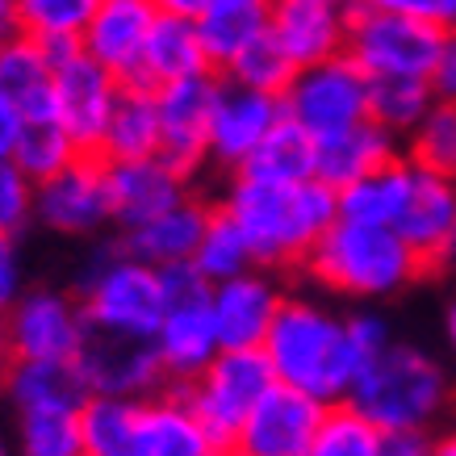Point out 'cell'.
Returning <instances> with one entry per match:
<instances>
[{"mask_svg":"<svg viewBox=\"0 0 456 456\" xmlns=\"http://www.w3.org/2000/svg\"><path fill=\"white\" fill-rule=\"evenodd\" d=\"M222 209L235 218L248 239L260 268H289L302 264L318 235L339 218L335 189L322 180H297V184H268V180L235 176L222 197Z\"/></svg>","mask_w":456,"mask_h":456,"instance_id":"cell-1","label":"cell"},{"mask_svg":"<svg viewBox=\"0 0 456 456\" xmlns=\"http://www.w3.org/2000/svg\"><path fill=\"white\" fill-rule=\"evenodd\" d=\"M260 352L281 386L305 389L318 402H344L364 364L344 331V318H335L310 297H281Z\"/></svg>","mask_w":456,"mask_h":456,"instance_id":"cell-2","label":"cell"},{"mask_svg":"<svg viewBox=\"0 0 456 456\" xmlns=\"http://www.w3.org/2000/svg\"><path fill=\"white\" fill-rule=\"evenodd\" d=\"M302 264L322 289L356 297V302L394 297L428 273L394 226H373V222L352 218H335L318 235L314 248L305 251Z\"/></svg>","mask_w":456,"mask_h":456,"instance_id":"cell-3","label":"cell"},{"mask_svg":"<svg viewBox=\"0 0 456 456\" xmlns=\"http://www.w3.org/2000/svg\"><path fill=\"white\" fill-rule=\"evenodd\" d=\"M344 402L360 411L377 431L431 428L448 406V373L428 352L389 339L377 356L360 364Z\"/></svg>","mask_w":456,"mask_h":456,"instance_id":"cell-4","label":"cell"},{"mask_svg":"<svg viewBox=\"0 0 456 456\" xmlns=\"http://www.w3.org/2000/svg\"><path fill=\"white\" fill-rule=\"evenodd\" d=\"M273 386H277V377L260 347H222L193 381L180 386V394L201 419V428L209 431V440L218 444V452L226 456L243 419L251 415V406Z\"/></svg>","mask_w":456,"mask_h":456,"instance_id":"cell-5","label":"cell"},{"mask_svg":"<svg viewBox=\"0 0 456 456\" xmlns=\"http://www.w3.org/2000/svg\"><path fill=\"white\" fill-rule=\"evenodd\" d=\"M440 42L444 29L423 17L398 13L373 0H360L356 9H347L344 55L356 59L369 80L373 76H431Z\"/></svg>","mask_w":456,"mask_h":456,"instance_id":"cell-6","label":"cell"},{"mask_svg":"<svg viewBox=\"0 0 456 456\" xmlns=\"http://www.w3.org/2000/svg\"><path fill=\"white\" fill-rule=\"evenodd\" d=\"M84 318L110 331L155 335L164 318V281L159 268L130 251H105L80 285Z\"/></svg>","mask_w":456,"mask_h":456,"instance_id":"cell-7","label":"cell"},{"mask_svg":"<svg viewBox=\"0 0 456 456\" xmlns=\"http://www.w3.org/2000/svg\"><path fill=\"white\" fill-rule=\"evenodd\" d=\"M281 105L289 122L322 139V134L347 130L369 118V76L360 71L356 59L339 51L331 59H318L293 71V80L281 93Z\"/></svg>","mask_w":456,"mask_h":456,"instance_id":"cell-8","label":"cell"},{"mask_svg":"<svg viewBox=\"0 0 456 456\" xmlns=\"http://www.w3.org/2000/svg\"><path fill=\"white\" fill-rule=\"evenodd\" d=\"M46 55L55 63L51 113L84 155H97L113 101L122 93V80L110 68H101L93 55H84L80 42H55V46H46Z\"/></svg>","mask_w":456,"mask_h":456,"instance_id":"cell-9","label":"cell"},{"mask_svg":"<svg viewBox=\"0 0 456 456\" xmlns=\"http://www.w3.org/2000/svg\"><path fill=\"white\" fill-rule=\"evenodd\" d=\"M76 369H80L88 394H118V398H151L167 386L159 352H155L151 335L134 331H110L88 322L76 352Z\"/></svg>","mask_w":456,"mask_h":456,"instance_id":"cell-10","label":"cell"},{"mask_svg":"<svg viewBox=\"0 0 456 456\" xmlns=\"http://www.w3.org/2000/svg\"><path fill=\"white\" fill-rule=\"evenodd\" d=\"M218 71H197L184 80L159 84L155 105H159V159L172 164L180 176L193 180L209 164V113L218 97Z\"/></svg>","mask_w":456,"mask_h":456,"instance_id":"cell-11","label":"cell"},{"mask_svg":"<svg viewBox=\"0 0 456 456\" xmlns=\"http://www.w3.org/2000/svg\"><path fill=\"white\" fill-rule=\"evenodd\" d=\"M34 218L55 235H97L110 226V184L101 155H76L55 176L34 184Z\"/></svg>","mask_w":456,"mask_h":456,"instance_id":"cell-12","label":"cell"},{"mask_svg":"<svg viewBox=\"0 0 456 456\" xmlns=\"http://www.w3.org/2000/svg\"><path fill=\"white\" fill-rule=\"evenodd\" d=\"M84 327L88 318L80 297L55 289H21V297L4 310V331L17 360H76Z\"/></svg>","mask_w":456,"mask_h":456,"instance_id":"cell-13","label":"cell"},{"mask_svg":"<svg viewBox=\"0 0 456 456\" xmlns=\"http://www.w3.org/2000/svg\"><path fill=\"white\" fill-rule=\"evenodd\" d=\"M327 406L331 402H318L314 394L277 381L251 406V415L243 419L231 452L235 456H305L318 423L327 415Z\"/></svg>","mask_w":456,"mask_h":456,"instance_id":"cell-14","label":"cell"},{"mask_svg":"<svg viewBox=\"0 0 456 456\" xmlns=\"http://www.w3.org/2000/svg\"><path fill=\"white\" fill-rule=\"evenodd\" d=\"M281 118H285V105H281L277 93L243 88V84L222 76L214 113H209V159L235 172Z\"/></svg>","mask_w":456,"mask_h":456,"instance_id":"cell-15","label":"cell"},{"mask_svg":"<svg viewBox=\"0 0 456 456\" xmlns=\"http://www.w3.org/2000/svg\"><path fill=\"white\" fill-rule=\"evenodd\" d=\"M394 231L406 239L423 268H444L456 260V180L415 167V184Z\"/></svg>","mask_w":456,"mask_h":456,"instance_id":"cell-16","label":"cell"},{"mask_svg":"<svg viewBox=\"0 0 456 456\" xmlns=\"http://www.w3.org/2000/svg\"><path fill=\"white\" fill-rule=\"evenodd\" d=\"M277 281L264 273L260 264L239 273V277L214 281L209 285V314H214V331L222 347H260L273 318L281 310Z\"/></svg>","mask_w":456,"mask_h":456,"instance_id":"cell-17","label":"cell"},{"mask_svg":"<svg viewBox=\"0 0 456 456\" xmlns=\"http://www.w3.org/2000/svg\"><path fill=\"white\" fill-rule=\"evenodd\" d=\"M155 17H159L155 0H97L80 34V51L97 59L101 68H110L122 84H130L139 76L142 46Z\"/></svg>","mask_w":456,"mask_h":456,"instance_id":"cell-18","label":"cell"},{"mask_svg":"<svg viewBox=\"0 0 456 456\" xmlns=\"http://www.w3.org/2000/svg\"><path fill=\"white\" fill-rule=\"evenodd\" d=\"M105 184H110V218L118 226H139L159 209L189 197V176H180L159 155L147 159H105Z\"/></svg>","mask_w":456,"mask_h":456,"instance_id":"cell-19","label":"cell"},{"mask_svg":"<svg viewBox=\"0 0 456 456\" xmlns=\"http://www.w3.org/2000/svg\"><path fill=\"white\" fill-rule=\"evenodd\" d=\"M151 339H155V352H159V364H164L167 386L193 381L209 360L222 352L218 331H214V314H209V297L167 302Z\"/></svg>","mask_w":456,"mask_h":456,"instance_id":"cell-20","label":"cell"},{"mask_svg":"<svg viewBox=\"0 0 456 456\" xmlns=\"http://www.w3.org/2000/svg\"><path fill=\"white\" fill-rule=\"evenodd\" d=\"M268 34L281 42V51L293 59V68L331 59L344 51L347 13L327 0H273Z\"/></svg>","mask_w":456,"mask_h":456,"instance_id":"cell-21","label":"cell"},{"mask_svg":"<svg viewBox=\"0 0 456 456\" xmlns=\"http://www.w3.org/2000/svg\"><path fill=\"white\" fill-rule=\"evenodd\" d=\"M139 456H222L209 440L193 406L184 402L180 386H164L142 398L139 411Z\"/></svg>","mask_w":456,"mask_h":456,"instance_id":"cell-22","label":"cell"},{"mask_svg":"<svg viewBox=\"0 0 456 456\" xmlns=\"http://www.w3.org/2000/svg\"><path fill=\"white\" fill-rule=\"evenodd\" d=\"M206 222H209V206H201L197 197H184V201H176V206L159 209L155 218L139 222V226H126L122 231V251L155 264V268L184 264V260H193Z\"/></svg>","mask_w":456,"mask_h":456,"instance_id":"cell-23","label":"cell"},{"mask_svg":"<svg viewBox=\"0 0 456 456\" xmlns=\"http://www.w3.org/2000/svg\"><path fill=\"white\" fill-rule=\"evenodd\" d=\"M394 155H398V139L364 118V122L347 126V130L314 139V180H322L327 189L339 193L344 184L369 176L373 167H381Z\"/></svg>","mask_w":456,"mask_h":456,"instance_id":"cell-24","label":"cell"},{"mask_svg":"<svg viewBox=\"0 0 456 456\" xmlns=\"http://www.w3.org/2000/svg\"><path fill=\"white\" fill-rule=\"evenodd\" d=\"M197 71H214L209 68V55H206V42L197 34V21L193 17L159 13L151 34H147V46H142L139 76L130 84L159 88V84L184 80V76H197Z\"/></svg>","mask_w":456,"mask_h":456,"instance_id":"cell-25","label":"cell"},{"mask_svg":"<svg viewBox=\"0 0 456 456\" xmlns=\"http://www.w3.org/2000/svg\"><path fill=\"white\" fill-rule=\"evenodd\" d=\"M4 394L17 411H80L88 398L76 360H17L4 369Z\"/></svg>","mask_w":456,"mask_h":456,"instance_id":"cell-26","label":"cell"},{"mask_svg":"<svg viewBox=\"0 0 456 456\" xmlns=\"http://www.w3.org/2000/svg\"><path fill=\"white\" fill-rule=\"evenodd\" d=\"M101 159H147L159 155V105L155 88L147 84H122V93L113 101V113L105 122L97 147Z\"/></svg>","mask_w":456,"mask_h":456,"instance_id":"cell-27","label":"cell"},{"mask_svg":"<svg viewBox=\"0 0 456 456\" xmlns=\"http://www.w3.org/2000/svg\"><path fill=\"white\" fill-rule=\"evenodd\" d=\"M411 184H415V164L411 159H386L381 167H373L369 176L344 184L335 201H339V218L352 222H373V226H394L411 197Z\"/></svg>","mask_w":456,"mask_h":456,"instance_id":"cell-28","label":"cell"},{"mask_svg":"<svg viewBox=\"0 0 456 456\" xmlns=\"http://www.w3.org/2000/svg\"><path fill=\"white\" fill-rule=\"evenodd\" d=\"M0 93L13 101L21 118H42L51 113V93H55V63L46 46L29 34H17L0 46Z\"/></svg>","mask_w":456,"mask_h":456,"instance_id":"cell-29","label":"cell"},{"mask_svg":"<svg viewBox=\"0 0 456 456\" xmlns=\"http://www.w3.org/2000/svg\"><path fill=\"white\" fill-rule=\"evenodd\" d=\"M268 13H273V0H209L197 17V34L206 42L209 68L222 71L256 34H264Z\"/></svg>","mask_w":456,"mask_h":456,"instance_id":"cell-30","label":"cell"},{"mask_svg":"<svg viewBox=\"0 0 456 456\" xmlns=\"http://www.w3.org/2000/svg\"><path fill=\"white\" fill-rule=\"evenodd\" d=\"M235 176L268 180V184H297L314 176V134H305L297 122L281 118L260 147L235 167Z\"/></svg>","mask_w":456,"mask_h":456,"instance_id":"cell-31","label":"cell"},{"mask_svg":"<svg viewBox=\"0 0 456 456\" xmlns=\"http://www.w3.org/2000/svg\"><path fill=\"white\" fill-rule=\"evenodd\" d=\"M139 411L142 398L88 394L80 406L84 456H139Z\"/></svg>","mask_w":456,"mask_h":456,"instance_id":"cell-32","label":"cell"},{"mask_svg":"<svg viewBox=\"0 0 456 456\" xmlns=\"http://www.w3.org/2000/svg\"><path fill=\"white\" fill-rule=\"evenodd\" d=\"M431 101L436 93H431L428 76H373L369 80V122H377L394 139H406L423 122Z\"/></svg>","mask_w":456,"mask_h":456,"instance_id":"cell-33","label":"cell"},{"mask_svg":"<svg viewBox=\"0 0 456 456\" xmlns=\"http://www.w3.org/2000/svg\"><path fill=\"white\" fill-rule=\"evenodd\" d=\"M76 155H84L71 134L59 126L55 113H42V118H21L17 126V139L9 147V159H13L21 172H26L34 184L46 176H55L59 167H68Z\"/></svg>","mask_w":456,"mask_h":456,"instance_id":"cell-34","label":"cell"},{"mask_svg":"<svg viewBox=\"0 0 456 456\" xmlns=\"http://www.w3.org/2000/svg\"><path fill=\"white\" fill-rule=\"evenodd\" d=\"M193 268L209 281V285L256 268V256H251L248 239H243V231L235 226V218H231L222 206L209 209V222H206V231H201V243H197V251H193Z\"/></svg>","mask_w":456,"mask_h":456,"instance_id":"cell-35","label":"cell"},{"mask_svg":"<svg viewBox=\"0 0 456 456\" xmlns=\"http://www.w3.org/2000/svg\"><path fill=\"white\" fill-rule=\"evenodd\" d=\"M411 139V164L436 176L456 180V101H431V110L423 113V122L406 134Z\"/></svg>","mask_w":456,"mask_h":456,"instance_id":"cell-36","label":"cell"},{"mask_svg":"<svg viewBox=\"0 0 456 456\" xmlns=\"http://www.w3.org/2000/svg\"><path fill=\"white\" fill-rule=\"evenodd\" d=\"M97 0H17V26L42 46L80 42Z\"/></svg>","mask_w":456,"mask_h":456,"instance_id":"cell-37","label":"cell"},{"mask_svg":"<svg viewBox=\"0 0 456 456\" xmlns=\"http://www.w3.org/2000/svg\"><path fill=\"white\" fill-rule=\"evenodd\" d=\"M293 59L281 51V42L264 29V34H256V38L239 51L226 68L218 71V76H226V80L243 84V88H260V93H285V84L293 80Z\"/></svg>","mask_w":456,"mask_h":456,"instance_id":"cell-38","label":"cell"},{"mask_svg":"<svg viewBox=\"0 0 456 456\" xmlns=\"http://www.w3.org/2000/svg\"><path fill=\"white\" fill-rule=\"evenodd\" d=\"M17 452L21 456H84L80 411H21Z\"/></svg>","mask_w":456,"mask_h":456,"instance_id":"cell-39","label":"cell"},{"mask_svg":"<svg viewBox=\"0 0 456 456\" xmlns=\"http://www.w3.org/2000/svg\"><path fill=\"white\" fill-rule=\"evenodd\" d=\"M377 436L381 431L360 411H352L347 402H331L305 456H377Z\"/></svg>","mask_w":456,"mask_h":456,"instance_id":"cell-40","label":"cell"},{"mask_svg":"<svg viewBox=\"0 0 456 456\" xmlns=\"http://www.w3.org/2000/svg\"><path fill=\"white\" fill-rule=\"evenodd\" d=\"M34 222V180L4 155L0 159V235H21Z\"/></svg>","mask_w":456,"mask_h":456,"instance_id":"cell-41","label":"cell"},{"mask_svg":"<svg viewBox=\"0 0 456 456\" xmlns=\"http://www.w3.org/2000/svg\"><path fill=\"white\" fill-rule=\"evenodd\" d=\"M344 331H347V339L356 344V352L364 360L377 356V352H381V347L394 339V335H389V322L377 314V310H360V314L344 318Z\"/></svg>","mask_w":456,"mask_h":456,"instance_id":"cell-42","label":"cell"},{"mask_svg":"<svg viewBox=\"0 0 456 456\" xmlns=\"http://www.w3.org/2000/svg\"><path fill=\"white\" fill-rule=\"evenodd\" d=\"M377 456H431L428 428H394L377 436Z\"/></svg>","mask_w":456,"mask_h":456,"instance_id":"cell-43","label":"cell"},{"mask_svg":"<svg viewBox=\"0 0 456 456\" xmlns=\"http://www.w3.org/2000/svg\"><path fill=\"white\" fill-rule=\"evenodd\" d=\"M373 4L423 17V21H431V26H440V29H456V0H373Z\"/></svg>","mask_w":456,"mask_h":456,"instance_id":"cell-44","label":"cell"},{"mask_svg":"<svg viewBox=\"0 0 456 456\" xmlns=\"http://www.w3.org/2000/svg\"><path fill=\"white\" fill-rule=\"evenodd\" d=\"M428 80L440 101H456V29H444L440 55H436V68H431Z\"/></svg>","mask_w":456,"mask_h":456,"instance_id":"cell-45","label":"cell"},{"mask_svg":"<svg viewBox=\"0 0 456 456\" xmlns=\"http://www.w3.org/2000/svg\"><path fill=\"white\" fill-rule=\"evenodd\" d=\"M21 297V260L9 235H0V314Z\"/></svg>","mask_w":456,"mask_h":456,"instance_id":"cell-46","label":"cell"},{"mask_svg":"<svg viewBox=\"0 0 456 456\" xmlns=\"http://www.w3.org/2000/svg\"><path fill=\"white\" fill-rule=\"evenodd\" d=\"M17 126H21V113H17L13 101L0 93V159H4V155H9V147H13Z\"/></svg>","mask_w":456,"mask_h":456,"instance_id":"cell-47","label":"cell"},{"mask_svg":"<svg viewBox=\"0 0 456 456\" xmlns=\"http://www.w3.org/2000/svg\"><path fill=\"white\" fill-rule=\"evenodd\" d=\"M209 0H155V9L159 13H176V17H201V9H206Z\"/></svg>","mask_w":456,"mask_h":456,"instance_id":"cell-48","label":"cell"},{"mask_svg":"<svg viewBox=\"0 0 456 456\" xmlns=\"http://www.w3.org/2000/svg\"><path fill=\"white\" fill-rule=\"evenodd\" d=\"M21 26H17V0H0V46L9 38H17Z\"/></svg>","mask_w":456,"mask_h":456,"instance_id":"cell-49","label":"cell"},{"mask_svg":"<svg viewBox=\"0 0 456 456\" xmlns=\"http://www.w3.org/2000/svg\"><path fill=\"white\" fill-rule=\"evenodd\" d=\"M13 364V347H9V331H4V314H0V377Z\"/></svg>","mask_w":456,"mask_h":456,"instance_id":"cell-50","label":"cell"},{"mask_svg":"<svg viewBox=\"0 0 456 456\" xmlns=\"http://www.w3.org/2000/svg\"><path fill=\"white\" fill-rule=\"evenodd\" d=\"M431 456H456V431L440 436V440H431Z\"/></svg>","mask_w":456,"mask_h":456,"instance_id":"cell-51","label":"cell"},{"mask_svg":"<svg viewBox=\"0 0 456 456\" xmlns=\"http://www.w3.org/2000/svg\"><path fill=\"white\" fill-rule=\"evenodd\" d=\"M444 331H448V344H452V352H456V302L448 305V318H444Z\"/></svg>","mask_w":456,"mask_h":456,"instance_id":"cell-52","label":"cell"},{"mask_svg":"<svg viewBox=\"0 0 456 456\" xmlns=\"http://www.w3.org/2000/svg\"><path fill=\"white\" fill-rule=\"evenodd\" d=\"M327 4H335V9H344V13H347V9H356L360 0H327Z\"/></svg>","mask_w":456,"mask_h":456,"instance_id":"cell-53","label":"cell"},{"mask_svg":"<svg viewBox=\"0 0 456 456\" xmlns=\"http://www.w3.org/2000/svg\"><path fill=\"white\" fill-rule=\"evenodd\" d=\"M0 456H9V444H4V436H0Z\"/></svg>","mask_w":456,"mask_h":456,"instance_id":"cell-54","label":"cell"},{"mask_svg":"<svg viewBox=\"0 0 456 456\" xmlns=\"http://www.w3.org/2000/svg\"><path fill=\"white\" fill-rule=\"evenodd\" d=\"M226 456H235V452H226Z\"/></svg>","mask_w":456,"mask_h":456,"instance_id":"cell-55","label":"cell"}]
</instances>
